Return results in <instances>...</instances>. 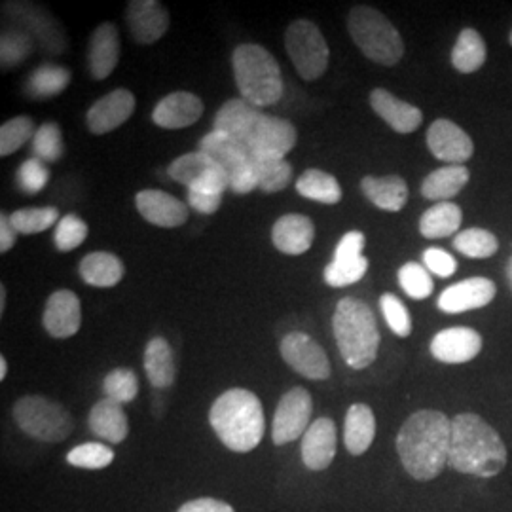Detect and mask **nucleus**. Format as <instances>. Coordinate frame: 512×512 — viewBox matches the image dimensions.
<instances>
[{"label": "nucleus", "mask_w": 512, "mask_h": 512, "mask_svg": "<svg viewBox=\"0 0 512 512\" xmlns=\"http://www.w3.org/2000/svg\"><path fill=\"white\" fill-rule=\"evenodd\" d=\"M452 420L439 410H418L397 435V454L414 480H435L448 465Z\"/></svg>", "instance_id": "obj_1"}, {"label": "nucleus", "mask_w": 512, "mask_h": 512, "mask_svg": "<svg viewBox=\"0 0 512 512\" xmlns=\"http://www.w3.org/2000/svg\"><path fill=\"white\" fill-rule=\"evenodd\" d=\"M507 446L499 433L478 414L452 418V440L448 465L461 475L494 478L507 467Z\"/></svg>", "instance_id": "obj_2"}, {"label": "nucleus", "mask_w": 512, "mask_h": 512, "mask_svg": "<svg viewBox=\"0 0 512 512\" xmlns=\"http://www.w3.org/2000/svg\"><path fill=\"white\" fill-rule=\"evenodd\" d=\"M209 423L220 442L239 454L255 450L264 437L262 403L249 389L224 391L209 410Z\"/></svg>", "instance_id": "obj_3"}, {"label": "nucleus", "mask_w": 512, "mask_h": 512, "mask_svg": "<svg viewBox=\"0 0 512 512\" xmlns=\"http://www.w3.org/2000/svg\"><path fill=\"white\" fill-rule=\"evenodd\" d=\"M334 338L342 359L353 370H365L378 357L380 330L372 308L357 298H342L332 317Z\"/></svg>", "instance_id": "obj_4"}, {"label": "nucleus", "mask_w": 512, "mask_h": 512, "mask_svg": "<svg viewBox=\"0 0 512 512\" xmlns=\"http://www.w3.org/2000/svg\"><path fill=\"white\" fill-rule=\"evenodd\" d=\"M232 67L239 93L251 105L264 109L281 99V69L266 48L258 44H241L232 55Z\"/></svg>", "instance_id": "obj_5"}, {"label": "nucleus", "mask_w": 512, "mask_h": 512, "mask_svg": "<svg viewBox=\"0 0 512 512\" xmlns=\"http://www.w3.org/2000/svg\"><path fill=\"white\" fill-rule=\"evenodd\" d=\"M348 29L359 50L374 63L391 67L403 59L404 42L401 33L376 8L355 6L349 12Z\"/></svg>", "instance_id": "obj_6"}, {"label": "nucleus", "mask_w": 512, "mask_h": 512, "mask_svg": "<svg viewBox=\"0 0 512 512\" xmlns=\"http://www.w3.org/2000/svg\"><path fill=\"white\" fill-rule=\"evenodd\" d=\"M12 414L25 435L42 442H63L73 433V418L67 408L40 395L19 399Z\"/></svg>", "instance_id": "obj_7"}, {"label": "nucleus", "mask_w": 512, "mask_h": 512, "mask_svg": "<svg viewBox=\"0 0 512 512\" xmlns=\"http://www.w3.org/2000/svg\"><path fill=\"white\" fill-rule=\"evenodd\" d=\"M200 150L222 167L232 192L249 194L258 188L251 148L213 129L200 141Z\"/></svg>", "instance_id": "obj_8"}, {"label": "nucleus", "mask_w": 512, "mask_h": 512, "mask_svg": "<svg viewBox=\"0 0 512 512\" xmlns=\"http://www.w3.org/2000/svg\"><path fill=\"white\" fill-rule=\"evenodd\" d=\"M285 48L294 69L304 80L321 78L329 67V44L315 23L308 19L293 21L285 33Z\"/></svg>", "instance_id": "obj_9"}, {"label": "nucleus", "mask_w": 512, "mask_h": 512, "mask_svg": "<svg viewBox=\"0 0 512 512\" xmlns=\"http://www.w3.org/2000/svg\"><path fill=\"white\" fill-rule=\"evenodd\" d=\"M169 177L175 183L186 186L188 192L224 196V192L230 190L228 177L222 167L207 154H203L202 150L177 158L169 165Z\"/></svg>", "instance_id": "obj_10"}, {"label": "nucleus", "mask_w": 512, "mask_h": 512, "mask_svg": "<svg viewBox=\"0 0 512 512\" xmlns=\"http://www.w3.org/2000/svg\"><path fill=\"white\" fill-rule=\"evenodd\" d=\"M313 401L308 389L293 387L277 404L272 423V440L275 446H283L306 435L310 429Z\"/></svg>", "instance_id": "obj_11"}, {"label": "nucleus", "mask_w": 512, "mask_h": 512, "mask_svg": "<svg viewBox=\"0 0 512 512\" xmlns=\"http://www.w3.org/2000/svg\"><path fill=\"white\" fill-rule=\"evenodd\" d=\"M281 357L287 365L308 380H329L330 361L325 353L311 336L306 332H291L281 340Z\"/></svg>", "instance_id": "obj_12"}, {"label": "nucleus", "mask_w": 512, "mask_h": 512, "mask_svg": "<svg viewBox=\"0 0 512 512\" xmlns=\"http://www.w3.org/2000/svg\"><path fill=\"white\" fill-rule=\"evenodd\" d=\"M427 147L431 154L448 162V165H463L475 154L473 139L452 120H435L427 129Z\"/></svg>", "instance_id": "obj_13"}, {"label": "nucleus", "mask_w": 512, "mask_h": 512, "mask_svg": "<svg viewBox=\"0 0 512 512\" xmlns=\"http://www.w3.org/2000/svg\"><path fill=\"white\" fill-rule=\"evenodd\" d=\"M6 12L18 21L23 31L35 35L40 46L50 54H63L67 48V38L61 25L46 10L31 4H6Z\"/></svg>", "instance_id": "obj_14"}, {"label": "nucleus", "mask_w": 512, "mask_h": 512, "mask_svg": "<svg viewBox=\"0 0 512 512\" xmlns=\"http://www.w3.org/2000/svg\"><path fill=\"white\" fill-rule=\"evenodd\" d=\"M482 351V336L471 327L440 330L431 340V355L446 365H463Z\"/></svg>", "instance_id": "obj_15"}, {"label": "nucleus", "mask_w": 512, "mask_h": 512, "mask_svg": "<svg viewBox=\"0 0 512 512\" xmlns=\"http://www.w3.org/2000/svg\"><path fill=\"white\" fill-rule=\"evenodd\" d=\"M264 116L266 114L262 110L255 107V105H251L249 101H245L243 97L241 99H230L217 112L213 129L222 131V133L230 135L232 139L243 143L245 147H249L256 128L260 126Z\"/></svg>", "instance_id": "obj_16"}, {"label": "nucleus", "mask_w": 512, "mask_h": 512, "mask_svg": "<svg viewBox=\"0 0 512 512\" xmlns=\"http://www.w3.org/2000/svg\"><path fill=\"white\" fill-rule=\"evenodd\" d=\"M494 281L488 277H471L463 279L456 285L448 287L439 296L440 311L444 313H463V311L480 310L486 308L495 298Z\"/></svg>", "instance_id": "obj_17"}, {"label": "nucleus", "mask_w": 512, "mask_h": 512, "mask_svg": "<svg viewBox=\"0 0 512 512\" xmlns=\"http://www.w3.org/2000/svg\"><path fill=\"white\" fill-rule=\"evenodd\" d=\"M135 110V95L129 90H114L103 95L86 114V124L93 135H105L126 124Z\"/></svg>", "instance_id": "obj_18"}, {"label": "nucleus", "mask_w": 512, "mask_h": 512, "mask_svg": "<svg viewBox=\"0 0 512 512\" xmlns=\"http://www.w3.org/2000/svg\"><path fill=\"white\" fill-rule=\"evenodd\" d=\"M129 31L139 44H154L169 29V14L156 0H133L126 12Z\"/></svg>", "instance_id": "obj_19"}, {"label": "nucleus", "mask_w": 512, "mask_h": 512, "mask_svg": "<svg viewBox=\"0 0 512 512\" xmlns=\"http://www.w3.org/2000/svg\"><path fill=\"white\" fill-rule=\"evenodd\" d=\"M338 429L330 418L313 421L302 437V461L310 471H325L336 456Z\"/></svg>", "instance_id": "obj_20"}, {"label": "nucleus", "mask_w": 512, "mask_h": 512, "mask_svg": "<svg viewBox=\"0 0 512 512\" xmlns=\"http://www.w3.org/2000/svg\"><path fill=\"white\" fill-rule=\"evenodd\" d=\"M42 325L54 338H71L82 325L80 298L73 291H57L46 302Z\"/></svg>", "instance_id": "obj_21"}, {"label": "nucleus", "mask_w": 512, "mask_h": 512, "mask_svg": "<svg viewBox=\"0 0 512 512\" xmlns=\"http://www.w3.org/2000/svg\"><path fill=\"white\" fill-rule=\"evenodd\" d=\"M135 205L143 219L160 228H177L188 220V205L162 190H141L135 196Z\"/></svg>", "instance_id": "obj_22"}, {"label": "nucleus", "mask_w": 512, "mask_h": 512, "mask_svg": "<svg viewBox=\"0 0 512 512\" xmlns=\"http://www.w3.org/2000/svg\"><path fill=\"white\" fill-rule=\"evenodd\" d=\"M296 139H298V133L289 120L266 114L260 126L256 128L249 148H251V154L255 156L285 158L296 145Z\"/></svg>", "instance_id": "obj_23"}, {"label": "nucleus", "mask_w": 512, "mask_h": 512, "mask_svg": "<svg viewBox=\"0 0 512 512\" xmlns=\"http://www.w3.org/2000/svg\"><path fill=\"white\" fill-rule=\"evenodd\" d=\"M203 114L202 99L194 93L175 92L165 95L154 107L152 120L164 129H183L196 124Z\"/></svg>", "instance_id": "obj_24"}, {"label": "nucleus", "mask_w": 512, "mask_h": 512, "mask_svg": "<svg viewBox=\"0 0 512 512\" xmlns=\"http://www.w3.org/2000/svg\"><path fill=\"white\" fill-rule=\"evenodd\" d=\"M370 107L397 133H412L420 128L423 122V114L418 107L395 97L384 88H378L370 93Z\"/></svg>", "instance_id": "obj_25"}, {"label": "nucleus", "mask_w": 512, "mask_h": 512, "mask_svg": "<svg viewBox=\"0 0 512 512\" xmlns=\"http://www.w3.org/2000/svg\"><path fill=\"white\" fill-rule=\"evenodd\" d=\"M120 59V35L116 25L103 23L93 31L88 50L90 73L95 80H105L114 73Z\"/></svg>", "instance_id": "obj_26"}, {"label": "nucleus", "mask_w": 512, "mask_h": 512, "mask_svg": "<svg viewBox=\"0 0 512 512\" xmlns=\"http://www.w3.org/2000/svg\"><path fill=\"white\" fill-rule=\"evenodd\" d=\"M315 238V226L304 215H285L277 220L272 230L275 249L285 255H304L310 251Z\"/></svg>", "instance_id": "obj_27"}, {"label": "nucleus", "mask_w": 512, "mask_h": 512, "mask_svg": "<svg viewBox=\"0 0 512 512\" xmlns=\"http://www.w3.org/2000/svg\"><path fill=\"white\" fill-rule=\"evenodd\" d=\"M88 427L99 439L107 440L110 444H120L128 437V416L122 404L114 403L110 399H101L99 403L93 404L90 410Z\"/></svg>", "instance_id": "obj_28"}, {"label": "nucleus", "mask_w": 512, "mask_h": 512, "mask_svg": "<svg viewBox=\"0 0 512 512\" xmlns=\"http://www.w3.org/2000/svg\"><path fill=\"white\" fill-rule=\"evenodd\" d=\"M376 437V418L368 404L349 406L344 425V442L351 456H363Z\"/></svg>", "instance_id": "obj_29"}, {"label": "nucleus", "mask_w": 512, "mask_h": 512, "mask_svg": "<svg viewBox=\"0 0 512 512\" xmlns=\"http://www.w3.org/2000/svg\"><path fill=\"white\" fill-rule=\"evenodd\" d=\"M471 173L465 165H444L425 177L421 184V196L433 202H450L467 186Z\"/></svg>", "instance_id": "obj_30"}, {"label": "nucleus", "mask_w": 512, "mask_h": 512, "mask_svg": "<svg viewBox=\"0 0 512 512\" xmlns=\"http://www.w3.org/2000/svg\"><path fill=\"white\" fill-rule=\"evenodd\" d=\"M361 190L368 198V202L391 213L401 211L408 202V184L404 183V179L399 175H387V177L368 175L361 181Z\"/></svg>", "instance_id": "obj_31"}, {"label": "nucleus", "mask_w": 512, "mask_h": 512, "mask_svg": "<svg viewBox=\"0 0 512 512\" xmlns=\"http://www.w3.org/2000/svg\"><path fill=\"white\" fill-rule=\"evenodd\" d=\"M124 274H126L124 262L118 256L103 253V251L84 256V260L80 262V277L92 287H101V289L116 287L122 281Z\"/></svg>", "instance_id": "obj_32"}, {"label": "nucleus", "mask_w": 512, "mask_h": 512, "mask_svg": "<svg viewBox=\"0 0 512 512\" xmlns=\"http://www.w3.org/2000/svg\"><path fill=\"white\" fill-rule=\"evenodd\" d=\"M145 372L156 389H167L175 382L173 349L165 338H152L145 349Z\"/></svg>", "instance_id": "obj_33"}, {"label": "nucleus", "mask_w": 512, "mask_h": 512, "mask_svg": "<svg viewBox=\"0 0 512 512\" xmlns=\"http://www.w3.org/2000/svg\"><path fill=\"white\" fill-rule=\"evenodd\" d=\"M463 220L461 207L452 202H442L427 209L420 219V232L423 238L440 239L458 234Z\"/></svg>", "instance_id": "obj_34"}, {"label": "nucleus", "mask_w": 512, "mask_h": 512, "mask_svg": "<svg viewBox=\"0 0 512 512\" xmlns=\"http://www.w3.org/2000/svg\"><path fill=\"white\" fill-rule=\"evenodd\" d=\"M71 84V71L61 65H42L29 74L25 93L33 99H52Z\"/></svg>", "instance_id": "obj_35"}, {"label": "nucleus", "mask_w": 512, "mask_h": 512, "mask_svg": "<svg viewBox=\"0 0 512 512\" xmlns=\"http://www.w3.org/2000/svg\"><path fill=\"white\" fill-rule=\"evenodd\" d=\"M296 190L300 196L308 198L311 202L334 205L342 200V188L336 177L321 169L304 171L296 181Z\"/></svg>", "instance_id": "obj_36"}, {"label": "nucleus", "mask_w": 512, "mask_h": 512, "mask_svg": "<svg viewBox=\"0 0 512 512\" xmlns=\"http://www.w3.org/2000/svg\"><path fill=\"white\" fill-rule=\"evenodd\" d=\"M486 63V44L475 29H463L452 50V65L463 74L478 71Z\"/></svg>", "instance_id": "obj_37"}, {"label": "nucleus", "mask_w": 512, "mask_h": 512, "mask_svg": "<svg viewBox=\"0 0 512 512\" xmlns=\"http://www.w3.org/2000/svg\"><path fill=\"white\" fill-rule=\"evenodd\" d=\"M258 188L266 194H275L285 190L293 179V167L285 158H270V156H255L253 154Z\"/></svg>", "instance_id": "obj_38"}, {"label": "nucleus", "mask_w": 512, "mask_h": 512, "mask_svg": "<svg viewBox=\"0 0 512 512\" xmlns=\"http://www.w3.org/2000/svg\"><path fill=\"white\" fill-rule=\"evenodd\" d=\"M33 52V38L23 29H8L0 38V65L4 71L16 69Z\"/></svg>", "instance_id": "obj_39"}, {"label": "nucleus", "mask_w": 512, "mask_h": 512, "mask_svg": "<svg viewBox=\"0 0 512 512\" xmlns=\"http://www.w3.org/2000/svg\"><path fill=\"white\" fill-rule=\"evenodd\" d=\"M454 249L469 258H490L497 253L499 241L488 230L469 228L454 238Z\"/></svg>", "instance_id": "obj_40"}, {"label": "nucleus", "mask_w": 512, "mask_h": 512, "mask_svg": "<svg viewBox=\"0 0 512 512\" xmlns=\"http://www.w3.org/2000/svg\"><path fill=\"white\" fill-rule=\"evenodd\" d=\"M368 272V258L357 256V258H346V260H334L325 268V283L342 289L361 281Z\"/></svg>", "instance_id": "obj_41"}, {"label": "nucleus", "mask_w": 512, "mask_h": 512, "mask_svg": "<svg viewBox=\"0 0 512 512\" xmlns=\"http://www.w3.org/2000/svg\"><path fill=\"white\" fill-rule=\"evenodd\" d=\"M10 222L18 234L31 236L52 228L59 222V211L55 207H38V209H19L10 215Z\"/></svg>", "instance_id": "obj_42"}, {"label": "nucleus", "mask_w": 512, "mask_h": 512, "mask_svg": "<svg viewBox=\"0 0 512 512\" xmlns=\"http://www.w3.org/2000/svg\"><path fill=\"white\" fill-rule=\"evenodd\" d=\"M103 391L114 403H131L139 393L137 374L131 368H114L103 380Z\"/></svg>", "instance_id": "obj_43"}, {"label": "nucleus", "mask_w": 512, "mask_h": 512, "mask_svg": "<svg viewBox=\"0 0 512 512\" xmlns=\"http://www.w3.org/2000/svg\"><path fill=\"white\" fill-rule=\"evenodd\" d=\"M33 152L38 160L55 164L63 158L65 154V141H63V133L61 128L55 122H46L33 137Z\"/></svg>", "instance_id": "obj_44"}, {"label": "nucleus", "mask_w": 512, "mask_h": 512, "mask_svg": "<svg viewBox=\"0 0 512 512\" xmlns=\"http://www.w3.org/2000/svg\"><path fill=\"white\" fill-rule=\"evenodd\" d=\"M114 461V452L109 446L99 444V442H84L74 446L73 450L67 454V463L78 467V469H105Z\"/></svg>", "instance_id": "obj_45"}, {"label": "nucleus", "mask_w": 512, "mask_h": 512, "mask_svg": "<svg viewBox=\"0 0 512 512\" xmlns=\"http://www.w3.org/2000/svg\"><path fill=\"white\" fill-rule=\"evenodd\" d=\"M37 133L35 122L27 116H18L8 120L2 128H0V156H10L14 152H18L29 139H33Z\"/></svg>", "instance_id": "obj_46"}, {"label": "nucleus", "mask_w": 512, "mask_h": 512, "mask_svg": "<svg viewBox=\"0 0 512 512\" xmlns=\"http://www.w3.org/2000/svg\"><path fill=\"white\" fill-rule=\"evenodd\" d=\"M399 285L404 293L414 300H425L433 294V279L425 266L418 262H408L399 270Z\"/></svg>", "instance_id": "obj_47"}, {"label": "nucleus", "mask_w": 512, "mask_h": 512, "mask_svg": "<svg viewBox=\"0 0 512 512\" xmlns=\"http://www.w3.org/2000/svg\"><path fill=\"white\" fill-rule=\"evenodd\" d=\"M88 238V224L78 215H67L55 226L54 243L57 251L69 253Z\"/></svg>", "instance_id": "obj_48"}, {"label": "nucleus", "mask_w": 512, "mask_h": 512, "mask_svg": "<svg viewBox=\"0 0 512 512\" xmlns=\"http://www.w3.org/2000/svg\"><path fill=\"white\" fill-rule=\"evenodd\" d=\"M380 310L384 313L385 323L397 336L408 338L412 334V317L399 296L391 293L382 294Z\"/></svg>", "instance_id": "obj_49"}, {"label": "nucleus", "mask_w": 512, "mask_h": 512, "mask_svg": "<svg viewBox=\"0 0 512 512\" xmlns=\"http://www.w3.org/2000/svg\"><path fill=\"white\" fill-rule=\"evenodd\" d=\"M50 181V171L38 158H31L19 165L18 186L25 194H38Z\"/></svg>", "instance_id": "obj_50"}, {"label": "nucleus", "mask_w": 512, "mask_h": 512, "mask_svg": "<svg viewBox=\"0 0 512 512\" xmlns=\"http://www.w3.org/2000/svg\"><path fill=\"white\" fill-rule=\"evenodd\" d=\"M423 266L431 272V274L439 275V277H450L456 274L458 270V262L456 258L446 253L444 249L439 247H429L423 253Z\"/></svg>", "instance_id": "obj_51"}, {"label": "nucleus", "mask_w": 512, "mask_h": 512, "mask_svg": "<svg viewBox=\"0 0 512 512\" xmlns=\"http://www.w3.org/2000/svg\"><path fill=\"white\" fill-rule=\"evenodd\" d=\"M365 234L363 232H348L344 238L340 239V243L336 245L334 251V260H346V258H357L363 256V249H365Z\"/></svg>", "instance_id": "obj_52"}, {"label": "nucleus", "mask_w": 512, "mask_h": 512, "mask_svg": "<svg viewBox=\"0 0 512 512\" xmlns=\"http://www.w3.org/2000/svg\"><path fill=\"white\" fill-rule=\"evenodd\" d=\"M222 196L217 194H202V192H188V205L202 213V215H213L220 209Z\"/></svg>", "instance_id": "obj_53"}, {"label": "nucleus", "mask_w": 512, "mask_h": 512, "mask_svg": "<svg viewBox=\"0 0 512 512\" xmlns=\"http://www.w3.org/2000/svg\"><path fill=\"white\" fill-rule=\"evenodd\" d=\"M177 512H236L228 503L213 499V497H200L184 503Z\"/></svg>", "instance_id": "obj_54"}, {"label": "nucleus", "mask_w": 512, "mask_h": 512, "mask_svg": "<svg viewBox=\"0 0 512 512\" xmlns=\"http://www.w3.org/2000/svg\"><path fill=\"white\" fill-rule=\"evenodd\" d=\"M16 228L12 226L10 217L0 215V253H8L16 243Z\"/></svg>", "instance_id": "obj_55"}, {"label": "nucleus", "mask_w": 512, "mask_h": 512, "mask_svg": "<svg viewBox=\"0 0 512 512\" xmlns=\"http://www.w3.org/2000/svg\"><path fill=\"white\" fill-rule=\"evenodd\" d=\"M8 374V363H6V357H0V380H4Z\"/></svg>", "instance_id": "obj_56"}, {"label": "nucleus", "mask_w": 512, "mask_h": 512, "mask_svg": "<svg viewBox=\"0 0 512 512\" xmlns=\"http://www.w3.org/2000/svg\"><path fill=\"white\" fill-rule=\"evenodd\" d=\"M4 306H6V289L0 287V313L4 311Z\"/></svg>", "instance_id": "obj_57"}, {"label": "nucleus", "mask_w": 512, "mask_h": 512, "mask_svg": "<svg viewBox=\"0 0 512 512\" xmlns=\"http://www.w3.org/2000/svg\"><path fill=\"white\" fill-rule=\"evenodd\" d=\"M507 275H509V281H511V287H512V256H511V260H509V266H507Z\"/></svg>", "instance_id": "obj_58"}, {"label": "nucleus", "mask_w": 512, "mask_h": 512, "mask_svg": "<svg viewBox=\"0 0 512 512\" xmlns=\"http://www.w3.org/2000/svg\"><path fill=\"white\" fill-rule=\"evenodd\" d=\"M511 44H512V33H511Z\"/></svg>", "instance_id": "obj_59"}]
</instances>
